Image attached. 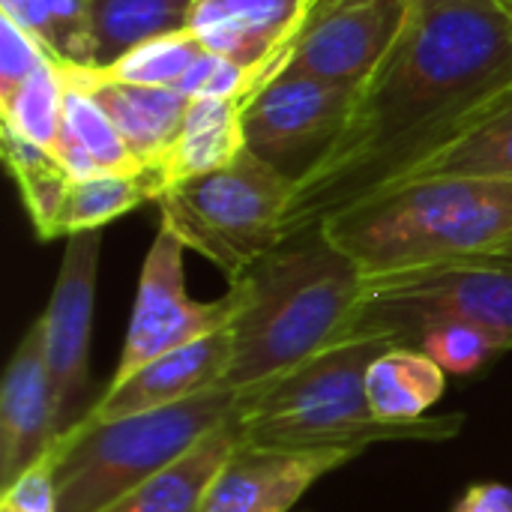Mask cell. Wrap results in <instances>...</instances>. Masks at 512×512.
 I'll list each match as a JSON object with an SVG mask.
<instances>
[{
  "mask_svg": "<svg viewBox=\"0 0 512 512\" xmlns=\"http://www.w3.org/2000/svg\"><path fill=\"white\" fill-rule=\"evenodd\" d=\"M393 339L369 336L339 342L297 369L240 393V441L255 447H342L366 450L387 441H450L462 432V414L423 417L414 423H384L366 399L372 363L390 351Z\"/></svg>",
  "mask_w": 512,
  "mask_h": 512,
  "instance_id": "obj_4",
  "label": "cell"
},
{
  "mask_svg": "<svg viewBox=\"0 0 512 512\" xmlns=\"http://www.w3.org/2000/svg\"><path fill=\"white\" fill-rule=\"evenodd\" d=\"M512 93L501 0H411V15L327 156L294 186L285 240L393 189Z\"/></svg>",
  "mask_w": 512,
  "mask_h": 512,
  "instance_id": "obj_1",
  "label": "cell"
},
{
  "mask_svg": "<svg viewBox=\"0 0 512 512\" xmlns=\"http://www.w3.org/2000/svg\"><path fill=\"white\" fill-rule=\"evenodd\" d=\"M57 444L33 468H27L0 495V512H60L57 498Z\"/></svg>",
  "mask_w": 512,
  "mask_h": 512,
  "instance_id": "obj_30",
  "label": "cell"
},
{
  "mask_svg": "<svg viewBox=\"0 0 512 512\" xmlns=\"http://www.w3.org/2000/svg\"><path fill=\"white\" fill-rule=\"evenodd\" d=\"M240 411L237 390H207L195 399L120 420H81L57 438L60 512H105L177 465L207 435Z\"/></svg>",
  "mask_w": 512,
  "mask_h": 512,
  "instance_id": "obj_5",
  "label": "cell"
},
{
  "mask_svg": "<svg viewBox=\"0 0 512 512\" xmlns=\"http://www.w3.org/2000/svg\"><path fill=\"white\" fill-rule=\"evenodd\" d=\"M102 231L72 234L51 300L42 312L45 324V357L54 384V429L63 438L75 429L90 408L87 402V375H90V330L96 306V273H99Z\"/></svg>",
  "mask_w": 512,
  "mask_h": 512,
  "instance_id": "obj_11",
  "label": "cell"
},
{
  "mask_svg": "<svg viewBox=\"0 0 512 512\" xmlns=\"http://www.w3.org/2000/svg\"><path fill=\"white\" fill-rule=\"evenodd\" d=\"M54 444V384L45 357V324L36 318L0 384V492L48 456Z\"/></svg>",
  "mask_w": 512,
  "mask_h": 512,
  "instance_id": "obj_14",
  "label": "cell"
},
{
  "mask_svg": "<svg viewBox=\"0 0 512 512\" xmlns=\"http://www.w3.org/2000/svg\"><path fill=\"white\" fill-rule=\"evenodd\" d=\"M54 60L24 27L0 12V105L15 96V90L45 63Z\"/></svg>",
  "mask_w": 512,
  "mask_h": 512,
  "instance_id": "obj_29",
  "label": "cell"
},
{
  "mask_svg": "<svg viewBox=\"0 0 512 512\" xmlns=\"http://www.w3.org/2000/svg\"><path fill=\"white\" fill-rule=\"evenodd\" d=\"M414 348L429 354L444 372L453 375H474L480 372L495 354H501V342H495L480 327H471L465 321H435L426 330H420Z\"/></svg>",
  "mask_w": 512,
  "mask_h": 512,
  "instance_id": "obj_27",
  "label": "cell"
},
{
  "mask_svg": "<svg viewBox=\"0 0 512 512\" xmlns=\"http://www.w3.org/2000/svg\"><path fill=\"white\" fill-rule=\"evenodd\" d=\"M63 123L87 147L105 174H141V162L126 147L111 117L75 84L63 81Z\"/></svg>",
  "mask_w": 512,
  "mask_h": 512,
  "instance_id": "obj_26",
  "label": "cell"
},
{
  "mask_svg": "<svg viewBox=\"0 0 512 512\" xmlns=\"http://www.w3.org/2000/svg\"><path fill=\"white\" fill-rule=\"evenodd\" d=\"M321 231L366 279L504 255L512 246V183L468 177L405 183L324 219Z\"/></svg>",
  "mask_w": 512,
  "mask_h": 512,
  "instance_id": "obj_3",
  "label": "cell"
},
{
  "mask_svg": "<svg viewBox=\"0 0 512 512\" xmlns=\"http://www.w3.org/2000/svg\"><path fill=\"white\" fill-rule=\"evenodd\" d=\"M447 372L420 348L393 345L366 375V399L384 423H414L444 396Z\"/></svg>",
  "mask_w": 512,
  "mask_h": 512,
  "instance_id": "obj_20",
  "label": "cell"
},
{
  "mask_svg": "<svg viewBox=\"0 0 512 512\" xmlns=\"http://www.w3.org/2000/svg\"><path fill=\"white\" fill-rule=\"evenodd\" d=\"M195 0H90V66L108 72L138 45L189 27Z\"/></svg>",
  "mask_w": 512,
  "mask_h": 512,
  "instance_id": "obj_18",
  "label": "cell"
},
{
  "mask_svg": "<svg viewBox=\"0 0 512 512\" xmlns=\"http://www.w3.org/2000/svg\"><path fill=\"white\" fill-rule=\"evenodd\" d=\"M501 258H507V261H512V246H510V249H507V252H504V255H501Z\"/></svg>",
  "mask_w": 512,
  "mask_h": 512,
  "instance_id": "obj_34",
  "label": "cell"
},
{
  "mask_svg": "<svg viewBox=\"0 0 512 512\" xmlns=\"http://www.w3.org/2000/svg\"><path fill=\"white\" fill-rule=\"evenodd\" d=\"M501 6L507 9V15H510V18H512V0H501Z\"/></svg>",
  "mask_w": 512,
  "mask_h": 512,
  "instance_id": "obj_33",
  "label": "cell"
},
{
  "mask_svg": "<svg viewBox=\"0 0 512 512\" xmlns=\"http://www.w3.org/2000/svg\"><path fill=\"white\" fill-rule=\"evenodd\" d=\"M60 78L81 87L117 126L132 156L141 162L144 171H159L168 150L174 147L186 111L189 96L174 87H147V84H129L117 81L105 72L57 63Z\"/></svg>",
  "mask_w": 512,
  "mask_h": 512,
  "instance_id": "obj_16",
  "label": "cell"
},
{
  "mask_svg": "<svg viewBox=\"0 0 512 512\" xmlns=\"http://www.w3.org/2000/svg\"><path fill=\"white\" fill-rule=\"evenodd\" d=\"M0 117L3 126L51 150L63 123V78L57 60H45L15 96L0 105Z\"/></svg>",
  "mask_w": 512,
  "mask_h": 512,
  "instance_id": "obj_24",
  "label": "cell"
},
{
  "mask_svg": "<svg viewBox=\"0 0 512 512\" xmlns=\"http://www.w3.org/2000/svg\"><path fill=\"white\" fill-rule=\"evenodd\" d=\"M411 0H312L279 75L360 87L390 54Z\"/></svg>",
  "mask_w": 512,
  "mask_h": 512,
  "instance_id": "obj_10",
  "label": "cell"
},
{
  "mask_svg": "<svg viewBox=\"0 0 512 512\" xmlns=\"http://www.w3.org/2000/svg\"><path fill=\"white\" fill-rule=\"evenodd\" d=\"M441 177L512 183V93L504 96L465 135H459L444 150L420 162L411 174H405L396 186L417 183V180H441Z\"/></svg>",
  "mask_w": 512,
  "mask_h": 512,
  "instance_id": "obj_21",
  "label": "cell"
},
{
  "mask_svg": "<svg viewBox=\"0 0 512 512\" xmlns=\"http://www.w3.org/2000/svg\"><path fill=\"white\" fill-rule=\"evenodd\" d=\"M0 12L24 27L54 57V21L48 0H0Z\"/></svg>",
  "mask_w": 512,
  "mask_h": 512,
  "instance_id": "obj_31",
  "label": "cell"
},
{
  "mask_svg": "<svg viewBox=\"0 0 512 512\" xmlns=\"http://www.w3.org/2000/svg\"><path fill=\"white\" fill-rule=\"evenodd\" d=\"M246 129H243V99H219L198 96L189 102L183 129L159 165L162 192L228 168L246 153Z\"/></svg>",
  "mask_w": 512,
  "mask_h": 512,
  "instance_id": "obj_17",
  "label": "cell"
},
{
  "mask_svg": "<svg viewBox=\"0 0 512 512\" xmlns=\"http://www.w3.org/2000/svg\"><path fill=\"white\" fill-rule=\"evenodd\" d=\"M357 102V87L276 75L243 102L246 147L294 186L327 156Z\"/></svg>",
  "mask_w": 512,
  "mask_h": 512,
  "instance_id": "obj_9",
  "label": "cell"
},
{
  "mask_svg": "<svg viewBox=\"0 0 512 512\" xmlns=\"http://www.w3.org/2000/svg\"><path fill=\"white\" fill-rule=\"evenodd\" d=\"M435 321H465L512 348V261L486 255L372 276L342 342L387 336L414 348Z\"/></svg>",
  "mask_w": 512,
  "mask_h": 512,
  "instance_id": "obj_7",
  "label": "cell"
},
{
  "mask_svg": "<svg viewBox=\"0 0 512 512\" xmlns=\"http://www.w3.org/2000/svg\"><path fill=\"white\" fill-rule=\"evenodd\" d=\"M309 9L312 0H195L189 30L207 51L249 69L258 93L282 72Z\"/></svg>",
  "mask_w": 512,
  "mask_h": 512,
  "instance_id": "obj_13",
  "label": "cell"
},
{
  "mask_svg": "<svg viewBox=\"0 0 512 512\" xmlns=\"http://www.w3.org/2000/svg\"><path fill=\"white\" fill-rule=\"evenodd\" d=\"M162 183L156 171L141 174H99L75 180L54 225V237H72L81 231H102L108 222L126 216L144 201H159Z\"/></svg>",
  "mask_w": 512,
  "mask_h": 512,
  "instance_id": "obj_22",
  "label": "cell"
},
{
  "mask_svg": "<svg viewBox=\"0 0 512 512\" xmlns=\"http://www.w3.org/2000/svg\"><path fill=\"white\" fill-rule=\"evenodd\" d=\"M183 252L186 243L165 222H159V231L150 243V252L138 276L123 354L108 387L123 384L138 369H144L147 363H153L156 357L174 348L192 345L216 330L231 327L234 318L240 315L243 309L240 282H231L228 294L210 303L192 300L186 294Z\"/></svg>",
  "mask_w": 512,
  "mask_h": 512,
  "instance_id": "obj_8",
  "label": "cell"
},
{
  "mask_svg": "<svg viewBox=\"0 0 512 512\" xmlns=\"http://www.w3.org/2000/svg\"><path fill=\"white\" fill-rule=\"evenodd\" d=\"M207 54L204 42L195 30H177L168 36H156L135 51H129L120 63H114L105 75L129 84H147V87H174L183 81V75L195 66V60ZM99 72V69H96Z\"/></svg>",
  "mask_w": 512,
  "mask_h": 512,
  "instance_id": "obj_25",
  "label": "cell"
},
{
  "mask_svg": "<svg viewBox=\"0 0 512 512\" xmlns=\"http://www.w3.org/2000/svg\"><path fill=\"white\" fill-rule=\"evenodd\" d=\"M3 156L9 165V174L18 183L21 201L27 207V216L33 222V231L39 240H54V225L63 210V201L72 189V174L57 162V156L18 135L15 129L3 126Z\"/></svg>",
  "mask_w": 512,
  "mask_h": 512,
  "instance_id": "obj_23",
  "label": "cell"
},
{
  "mask_svg": "<svg viewBox=\"0 0 512 512\" xmlns=\"http://www.w3.org/2000/svg\"><path fill=\"white\" fill-rule=\"evenodd\" d=\"M453 512H512V489L504 483H477Z\"/></svg>",
  "mask_w": 512,
  "mask_h": 512,
  "instance_id": "obj_32",
  "label": "cell"
},
{
  "mask_svg": "<svg viewBox=\"0 0 512 512\" xmlns=\"http://www.w3.org/2000/svg\"><path fill=\"white\" fill-rule=\"evenodd\" d=\"M225 390H255L339 345L363 300V270L321 228L288 237L240 279Z\"/></svg>",
  "mask_w": 512,
  "mask_h": 512,
  "instance_id": "obj_2",
  "label": "cell"
},
{
  "mask_svg": "<svg viewBox=\"0 0 512 512\" xmlns=\"http://www.w3.org/2000/svg\"><path fill=\"white\" fill-rule=\"evenodd\" d=\"M360 450L255 447L237 444L207 489L201 512H291L330 471L357 459Z\"/></svg>",
  "mask_w": 512,
  "mask_h": 512,
  "instance_id": "obj_12",
  "label": "cell"
},
{
  "mask_svg": "<svg viewBox=\"0 0 512 512\" xmlns=\"http://www.w3.org/2000/svg\"><path fill=\"white\" fill-rule=\"evenodd\" d=\"M177 90L186 93L189 99L219 96V99H243L246 102L255 93V78H252L249 69L231 63L228 57H219V54L207 51L183 75V81L177 84Z\"/></svg>",
  "mask_w": 512,
  "mask_h": 512,
  "instance_id": "obj_28",
  "label": "cell"
},
{
  "mask_svg": "<svg viewBox=\"0 0 512 512\" xmlns=\"http://www.w3.org/2000/svg\"><path fill=\"white\" fill-rule=\"evenodd\" d=\"M231 345V327H225L156 357L123 384L108 387L102 399L90 405L84 420H120L147 414L222 387L231 366Z\"/></svg>",
  "mask_w": 512,
  "mask_h": 512,
  "instance_id": "obj_15",
  "label": "cell"
},
{
  "mask_svg": "<svg viewBox=\"0 0 512 512\" xmlns=\"http://www.w3.org/2000/svg\"><path fill=\"white\" fill-rule=\"evenodd\" d=\"M240 444V420L234 417L213 435H207L192 453H186L177 465L117 501L105 512H201L204 498L222 465Z\"/></svg>",
  "mask_w": 512,
  "mask_h": 512,
  "instance_id": "obj_19",
  "label": "cell"
},
{
  "mask_svg": "<svg viewBox=\"0 0 512 512\" xmlns=\"http://www.w3.org/2000/svg\"><path fill=\"white\" fill-rule=\"evenodd\" d=\"M294 180L246 150L228 168L177 183L159 195L162 222L228 282L285 243Z\"/></svg>",
  "mask_w": 512,
  "mask_h": 512,
  "instance_id": "obj_6",
  "label": "cell"
}]
</instances>
